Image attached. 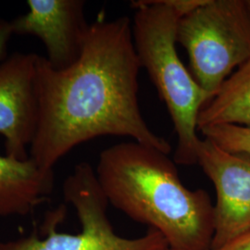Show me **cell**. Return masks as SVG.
Instances as JSON below:
<instances>
[{"label":"cell","instance_id":"cell-1","mask_svg":"<svg viewBox=\"0 0 250 250\" xmlns=\"http://www.w3.org/2000/svg\"><path fill=\"white\" fill-rule=\"evenodd\" d=\"M140 68L128 17L90 24L80 57L64 70L38 56V125L29 157L53 170L72 148L106 135L132 137L168 155L170 143L152 132L140 111Z\"/></svg>","mask_w":250,"mask_h":250},{"label":"cell","instance_id":"cell-2","mask_svg":"<svg viewBox=\"0 0 250 250\" xmlns=\"http://www.w3.org/2000/svg\"><path fill=\"white\" fill-rule=\"evenodd\" d=\"M96 175L109 204L161 232L170 250H208L214 205L203 189L191 190L167 154L137 142L99 155Z\"/></svg>","mask_w":250,"mask_h":250},{"label":"cell","instance_id":"cell-3","mask_svg":"<svg viewBox=\"0 0 250 250\" xmlns=\"http://www.w3.org/2000/svg\"><path fill=\"white\" fill-rule=\"evenodd\" d=\"M132 25L135 51L165 102L177 134L174 162L197 164L200 138L197 118L211 99L181 62L176 31L183 13L175 0L134 1Z\"/></svg>","mask_w":250,"mask_h":250},{"label":"cell","instance_id":"cell-4","mask_svg":"<svg viewBox=\"0 0 250 250\" xmlns=\"http://www.w3.org/2000/svg\"><path fill=\"white\" fill-rule=\"evenodd\" d=\"M63 196L75 208L80 232L57 231V225L65 214V207L61 206L47 216L43 238L33 233L16 240L0 242V250H162L169 248L161 232L151 228L136 238H126L116 233L107 217L109 203L96 170L87 162L77 164L64 181Z\"/></svg>","mask_w":250,"mask_h":250},{"label":"cell","instance_id":"cell-5","mask_svg":"<svg viewBox=\"0 0 250 250\" xmlns=\"http://www.w3.org/2000/svg\"><path fill=\"white\" fill-rule=\"evenodd\" d=\"M177 43L191 74L212 99L232 71L250 60V15L245 0H205L181 17Z\"/></svg>","mask_w":250,"mask_h":250},{"label":"cell","instance_id":"cell-6","mask_svg":"<svg viewBox=\"0 0 250 250\" xmlns=\"http://www.w3.org/2000/svg\"><path fill=\"white\" fill-rule=\"evenodd\" d=\"M214 186V249L250 230V154L224 150L200 140L197 162ZM209 248V249H210Z\"/></svg>","mask_w":250,"mask_h":250},{"label":"cell","instance_id":"cell-7","mask_svg":"<svg viewBox=\"0 0 250 250\" xmlns=\"http://www.w3.org/2000/svg\"><path fill=\"white\" fill-rule=\"evenodd\" d=\"M38 56L16 52L0 63V134L6 155L19 160L29 158L38 125Z\"/></svg>","mask_w":250,"mask_h":250},{"label":"cell","instance_id":"cell-8","mask_svg":"<svg viewBox=\"0 0 250 250\" xmlns=\"http://www.w3.org/2000/svg\"><path fill=\"white\" fill-rule=\"evenodd\" d=\"M82 0H28L25 14L12 20L13 35L37 37L45 45V60L62 71L80 57L89 24Z\"/></svg>","mask_w":250,"mask_h":250},{"label":"cell","instance_id":"cell-9","mask_svg":"<svg viewBox=\"0 0 250 250\" xmlns=\"http://www.w3.org/2000/svg\"><path fill=\"white\" fill-rule=\"evenodd\" d=\"M53 187V170L40 168L30 157L0 155V217L30 214L47 200Z\"/></svg>","mask_w":250,"mask_h":250},{"label":"cell","instance_id":"cell-10","mask_svg":"<svg viewBox=\"0 0 250 250\" xmlns=\"http://www.w3.org/2000/svg\"><path fill=\"white\" fill-rule=\"evenodd\" d=\"M216 125L250 127V60L232 72L201 108L197 130Z\"/></svg>","mask_w":250,"mask_h":250},{"label":"cell","instance_id":"cell-11","mask_svg":"<svg viewBox=\"0 0 250 250\" xmlns=\"http://www.w3.org/2000/svg\"><path fill=\"white\" fill-rule=\"evenodd\" d=\"M200 131L205 138L226 151L250 154V127L216 125L205 127Z\"/></svg>","mask_w":250,"mask_h":250},{"label":"cell","instance_id":"cell-12","mask_svg":"<svg viewBox=\"0 0 250 250\" xmlns=\"http://www.w3.org/2000/svg\"><path fill=\"white\" fill-rule=\"evenodd\" d=\"M208 250H250V230L218 248Z\"/></svg>","mask_w":250,"mask_h":250},{"label":"cell","instance_id":"cell-13","mask_svg":"<svg viewBox=\"0 0 250 250\" xmlns=\"http://www.w3.org/2000/svg\"><path fill=\"white\" fill-rule=\"evenodd\" d=\"M245 3H246V7H247L250 15V0H245Z\"/></svg>","mask_w":250,"mask_h":250},{"label":"cell","instance_id":"cell-14","mask_svg":"<svg viewBox=\"0 0 250 250\" xmlns=\"http://www.w3.org/2000/svg\"><path fill=\"white\" fill-rule=\"evenodd\" d=\"M170 250V249H169V248H166V249H164V250Z\"/></svg>","mask_w":250,"mask_h":250}]
</instances>
